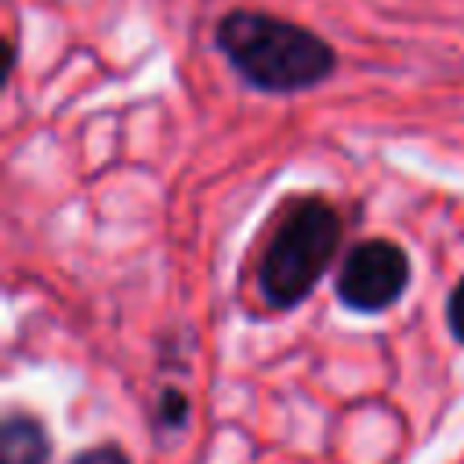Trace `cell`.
Returning <instances> with one entry per match:
<instances>
[{
    "label": "cell",
    "mask_w": 464,
    "mask_h": 464,
    "mask_svg": "<svg viewBox=\"0 0 464 464\" xmlns=\"http://www.w3.org/2000/svg\"><path fill=\"white\" fill-rule=\"evenodd\" d=\"M341 239L337 210L323 199H301L290 207L283 225L276 228L265 261H261V290L272 304L301 301L315 279L326 272Z\"/></svg>",
    "instance_id": "cell-2"
},
{
    "label": "cell",
    "mask_w": 464,
    "mask_h": 464,
    "mask_svg": "<svg viewBox=\"0 0 464 464\" xmlns=\"http://www.w3.org/2000/svg\"><path fill=\"white\" fill-rule=\"evenodd\" d=\"M218 44L228 62L265 91L312 87L334 65V51L326 47V40L294 22H279L257 11H232L218 25Z\"/></svg>",
    "instance_id": "cell-1"
},
{
    "label": "cell",
    "mask_w": 464,
    "mask_h": 464,
    "mask_svg": "<svg viewBox=\"0 0 464 464\" xmlns=\"http://www.w3.org/2000/svg\"><path fill=\"white\" fill-rule=\"evenodd\" d=\"M4 446H7V464H44L47 460V439L25 417H11L7 420Z\"/></svg>",
    "instance_id": "cell-4"
},
{
    "label": "cell",
    "mask_w": 464,
    "mask_h": 464,
    "mask_svg": "<svg viewBox=\"0 0 464 464\" xmlns=\"http://www.w3.org/2000/svg\"><path fill=\"white\" fill-rule=\"evenodd\" d=\"M450 326H453V334L464 341V279L457 283V290H453V297H450Z\"/></svg>",
    "instance_id": "cell-5"
},
{
    "label": "cell",
    "mask_w": 464,
    "mask_h": 464,
    "mask_svg": "<svg viewBox=\"0 0 464 464\" xmlns=\"http://www.w3.org/2000/svg\"><path fill=\"white\" fill-rule=\"evenodd\" d=\"M72 464H127V460H123V453H120V450H112V446H102V450H91V453L76 457Z\"/></svg>",
    "instance_id": "cell-6"
},
{
    "label": "cell",
    "mask_w": 464,
    "mask_h": 464,
    "mask_svg": "<svg viewBox=\"0 0 464 464\" xmlns=\"http://www.w3.org/2000/svg\"><path fill=\"white\" fill-rule=\"evenodd\" d=\"M402 286H406V254L388 239H362L348 254L337 276L341 301L359 312L392 304L402 294Z\"/></svg>",
    "instance_id": "cell-3"
}]
</instances>
